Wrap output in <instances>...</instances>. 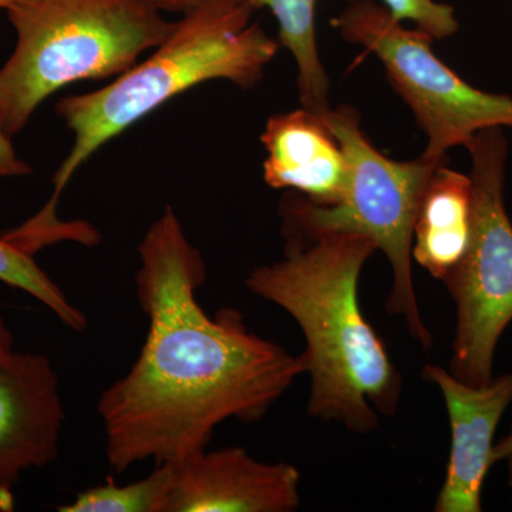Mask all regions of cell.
I'll return each mask as SVG.
<instances>
[{
  "instance_id": "cell-14",
  "label": "cell",
  "mask_w": 512,
  "mask_h": 512,
  "mask_svg": "<svg viewBox=\"0 0 512 512\" xmlns=\"http://www.w3.org/2000/svg\"><path fill=\"white\" fill-rule=\"evenodd\" d=\"M171 484L170 464H158L153 473L134 483L117 485L113 480L76 495L60 512H164Z\"/></svg>"
},
{
  "instance_id": "cell-19",
  "label": "cell",
  "mask_w": 512,
  "mask_h": 512,
  "mask_svg": "<svg viewBox=\"0 0 512 512\" xmlns=\"http://www.w3.org/2000/svg\"><path fill=\"white\" fill-rule=\"evenodd\" d=\"M13 333L10 332L9 326L6 325L5 319L0 315V359L8 356L13 352Z\"/></svg>"
},
{
  "instance_id": "cell-3",
  "label": "cell",
  "mask_w": 512,
  "mask_h": 512,
  "mask_svg": "<svg viewBox=\"0 0 512 512\" xmlns=\"http://www.w3.org/2000/svg\"><path fill=\"white\" fill-rule=\"evenodd\" d=\"M247 0H208L174 22L144 62L94 92L63 97L56 113L73 133L69 156L56 171L55 194L37 217L56 220L55 207L74 173L128 128L174 97L212 80L252 89L278 55V39L259 23Z\"/></svg>"
},
{
  "instance_id": "cell-21",
  "label": "cell",
  "mask_w": 512,
  "mask_h": 512,
  "mask_svg": "<svg viewBox=\"0 0 512 512\" xmlns=\"http://www.w3.org/2000/svg\"><path fill=\"white\" fill-rule=\"evenodd\" d=\"M18 0H0V9L8 10L10 6L15 5Z\"/></svg>"
},
{
  "instance_id": "cell-5",
  "label": "cell",
  "mask_w": 512,
  "mask_h": 512,
  "mask_svg": "<svg viewBox=\"0 0 512 512\" xmlns=\"http://www.w3.org/2000/svg\"><path fill=\"white\" fill-rule=\"evenodd\" d=\"M322 119L348 163L345 194L338 204L319 205L298 192H289L279 205L281 220L372 239L393 272L387 313L403 318L410 336L430 350L433 336L421 316L414 288L413 232L424 190L446 160L424 154L410 161L384 156L362 130L360 114L350 106L330 109Z\"/></svg>"
},
{
  "instance_id": "cell-17",
  "label": "cell",
  "mask_w": 512,
  "mask_h": 512,
  "mask_svg": "<svg viewBox=\"0 0 512 512\" xmlns=\"http://www.w3.org/2000/svg\"><path fill=\"white\" fill-rule=\"evenodd\" d=\"M30 173H32V167L18 156L12 140L0 128V180L25 177Z\"/></svg>"
},
{
  "instance_id": "cell-4",
  "label": "cell",
  "mask_w": 512,
  "mask_h": 512,
  "mask_svg": "<svg viewBox=\"0 0 512 512\" xmlns=\"http://www.w3.org/2000/svg\"><path fill=\"white\" fill-rule=\"evenodd\" d=\"M8 18L16 46L0 69V128L10 138L53 93L121 76L174 26L144 0H18Z\"/></svg>"
},
{
  "instance_id": "cell-10",
  "label": "cell",
  "mask_w": 512,
  "mask_h": 512,
  "mask_svg": "<svg viewBox=\"0 0 512 512\" xmlns=\"http://www.w3.org/2000/svg\"><path fill=\"white\" fill-rule=\"evenodd\" d=\"M423 377L443 394L451 427L447 473L434 511L480 512L484 480L494 464L495 430L512 403V375L471 386L444 367L427 365Z\"/></svg>"
},
{
  "instance_id": "cell-13",
  "label": "cell",
  "mask_w": 512,
  "mask_h": 512,
  "mask_svg": "<svg viewBox=\"0 0 512 512\" xmlns=\"http://www.w3.org/2000/svg\"><path fill=\"white\" fill-rule=\"evenodd\" d=\"M251 8L269 9L278 22V42L295 60L302 107L325 116L330 107V80L316 42V9L320 0H247ZM356 2V0H346Z\"/></svg>"
},
{
  "instance_id": "cell-7",
  "label": "cell",
  "mask_w": 512,
  "mask_h": 512,
  "mask_svg": "<svg viewBox=\"0 0 512 512\" xmlns=\"http://www.w3.org/2000/svg\"><path fill=\"white\" fill-rule=\"evenodd\" d=\"M332 26L383 64L390 86L426 134L424 156L446 160L451 148L466 147L484 128H512V96L461 79L433 52L431 37L397 22L379 2L348 3Z\"/></svg>"
},
{
  "instance_id": "cell-2",
  "label": "cell",
  "mask_w": 512,
  "mask_h": 512,
  "mask_svg": "<svg viewBox=\"0 0 512 512\" xmlns=\"http://www.w3.org/2000/svg\"><path fill=\"white\" fill-rule=\"evenodd\" d=\"M282 237L284 256L256 266L245 285L302 329L309 416L370 433L380 416H396L403 392L399 369L360 309V274L376 244L365 235L288 221H282Z\"/></svg>"
},
{
  "instance_id": "cell-15",
  "label": "cell",
  "mask_w": 512,
  "mask_h": 512,
  "mask_svg": "<svg viewBox=\"0 0 512 512\" xmlns=\"http://www.w3.org/2000/svg\"><path fill=\"white\" fill-rule=\"evenodd\" d=\"M0 282L29 293L55 313L67 328L76 332L87 328L84 313L67 299L62 289L37 265L33 255L5 237L0 238Z\"/></svg>"
},
{
  "instance_id": "cell-23",
  "label": "cell",
  "mask_w": 512,
  "mask_h": 512,
  "mask_svg": "<svg viewBox=\"0 0 512 512\" xmlns=\"http://www.w3.org/2000/svg\"><path fill=\"white\" fill-rule=\"evenodd\" d=\"M510 2H511V10H512V0H510Z\"/></svg>"
},
{
  "instance_id": "cell-8",
  "label": "cell",
  "mask_w": 512,
  "mask_h": 512,
  "mask_svg": "<svg viewBox=\"0 0 512 512\" xmlns=\"http://www.w3.org/2000/svg\"><path fill=\"white\" fill-rule=\"evenodd\" d=\"M64 421L59 377L49 357L10 352L0 359V507L30 468L59 457Z\"/></svg>"
},
{
  "instance_id": "cell-18",
  "label": "cell",
  "mask_w": 512,
  "mask_h": 512,
  "mask_svg": "<svg viewBox=\"0 0 512 512\" xmlns=\"http://www.w3.org/2000/svg\"><path fill=\"white\" fill-rule=\"evenodd\" d=\"M150 3L154 8L161 10V12L185 13L197 9L198 6L204 5L208 0H144Z\"/></svg>"
},
{
  "instance_id": "cell-12",
  "label": "cell",
  "mask_w": 512,
  "mask_h": 512,
  "mask_svg": "<svg viewBox=\"0 0 512 512\" xmlns=\"http://www.w3.org/2000/svg\"><path fill=\"white\" fill-rule=\"evenodd\" d=\"M473 232V181L446 163L431 175L413 232V259L443 282L466 255Z\"/></svg>"
},
{
  "instance_id": "cell-16",
  "label": "cell",
  "mask_w": 512,
  "mask_h": 512,
  "mask_svg": "<svg viewBox=\"0 0 512 512\" xmlns=\"http://www.w3.org/2000/svg\"><path fill=\"white\" fill-rule=\"evenodd\" d=\"M397 22L413 23L414 28L433 40H444L456 35L460 22L456 10L436 0H379Z\"/></svg>"
},
{
  "instance_id": "cell-6",
  "label": "cell",
  "mask_w": 512,
  "mask_h": 512,
  "mask_svg": "<svg viewBox=\"0 0 512 512\" xmlns=\"http://www.w3.org/2000/svg\"><path fill=\"white\" fill-rule=\"evenodd\" d=\"M473 181V232L464 258L444 279L456 305L450 373L471 386L493 379L498 340L512 320V224L505 208L508 141L503 127L466 146Z\"/></svg>"
},
{
  "instance_id": "cell-20",
  "label": "cell",
  "mask_w": 512,
  "mask_h": 512,
  "mask_svg": "<svg viewBox=\"0 0 512 512\" xmlns=\"http://www.w3.org/2000/svg\"><path fill=\"white\" fill-rule=\"evenodd\" d=\"M508 458H512V430L510 431V434H507V436L504 437L503 440L494 444L493 448L494 463H497V461L508 460Z\"/></svg>"
},
{
  "instance_id": "cell-9",
  "label": "cell",
  "mask_w": 512,
  "mask_h": 512,
  "mask_svg": "<svg viewBox=\"0 0 512 512\" xmlns=\"http://www.w3.org/2000/svg\"><path fill=\"white\" fill-rule=\"evenodd\" d=\"M164 512H291L301 504V473L264 463L245 448L197 451L170 464Z\"/></svg>"
},
{
  "instance_id": "cell-1",
  "label": "cell",
  "mask_w": 512,
  "mask_h": 512,
  "mask_svg": "<svg viewBox=\"0 0 512 512\" xmlns=\"http://www.w3.org/2000/svg\"><path fill=\"white\" fill-rule=\"evenodd\" d=\"M138 255L146 342L97 403L116 474L147 460L180 463L207 448L225 420H261L305 373L301 357L252 333L241 313L211 318L201 308L195 295L207 268L173 207L148 228Z\"/></svg>"
},
{
  "instance_id": "cell-22",
  "label": "cell",
  "mask_w": 512,
  "mask_h": 512,
  "mask_svg": "<svg viewBox=\"0 0 512 512\" xmlns=\"http://www.w3.org/2000/svg\"><path fill=\"white\" fill-rule=\"evenodd\" d=\"M508 485H510L511 491H512V458H508Z\"/></svg>"
},
{
  "instance_id": "cell-11",
  "label": "cell",
  "mask_w": 512,
  "mask_h": 512,
  "mask_svg": "<svg viewBox=\"0 0 512 512\" xmlns=\"http://www.w3.org/2000/svg\"><path fill=\"white\" fill-rule=\"evenodd\" d=\"M265 183L298 192L315 204H338L348 184V163L338 140L318 114L305 107L274 114L261 134Z\"/></svg>"
}]
</instances>
